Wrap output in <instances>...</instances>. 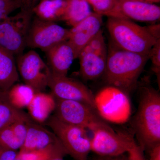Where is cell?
Returning <instances> with one entry per match:
<instances>
[{
	"instance_id": "1",
	"label": "cell",
	"mask_w": 160,
	"mask_h": 160,
	"mask_svg": "<svg viewBox=\"0 0 160 160\" xmlns=\"http://www.w3.org/2000/svg\"><path fill=\"white\" fill-rule=\"evenodd\" d=\"M146 78L139 86L138 110L131 122L138 146L144 152L160 144V94Z\"/></svg>"
},
{
	"instance_id": "2",
	"label": "cell",
	"mask_w": 160,
	"mask_h": 160,
	"mask_svg": "<svg viewBox=\"0 0 160 160\" xmlns=\"http://www.w3.org/2000/svg\"><path fill=\"white\" fill-rule=\"evenodd\" d=\"M149 59V55L122 50L111 43L103 75L105 82L129 95L137 88L140 75Z\"/></svg>"
},
{
	"instance_id": "3",
	"label": "cell",
	"mask_w": 160,
	"mask_h": 160,
	"mask_svg": "<svg viewBox=\"0 0 160 160\" xmlns=\"http://www.w3.org/2000/svg\"><path fill=\"white\" fill-rule=\"evenodd\" d=\"M160 24L142 26L124 18H108L107 28L112 43L118 48L139 54L149 55L160 39Z\"/></svg>"
},
{
	"instance_id": "4",
	"label": "cell",
	"mask_w": 160,
	"mask_h": 160,
	"mask_svg": "<svg viewBox=\"0 0 160 160\" xmlns=\"http://www.w3.org/2000/svg\"><path fill=\"white\" fill-rule=\"evenodd\" d=\"M35 2H27L14 16L0 22V46L18 56L26 47V41L33 13Z\"/></svg>"
},
{
	"instance_id": "5",
	"label": "cell",
	"mask_w": 160,
	"mask_h": 160,
	"mask_svg": "<svg viewBox=\"0 0 160 160\" xmlns=\"http://www.w3.org/2000/svg\"><path fill=\"white\" fill-rule=\"evenodd\" d=\"M66 150L74 160H88L91 149V138L87 130L80 126L64 122L54 115L45 122Z\"/></svg>"
},
{
	"instance_id": "6",
	"label": "cell",
	"mask_w": 160,
	"mask_h": 160,
	"mask_svg": "<svg viewBox=\"0 0 160 160\" xmlns=\"http://www.w3.org/2000/svg\"><path fill=\"white\" fill-rule=\"evenodd\" d=\"M54 115L64 122L93 132L104 129L114 131L96 110L77 101L56 98Z\"/></svg>"
},
{
	"instance_id": "7",
	"label": "cell",
	"mask_w": 160,
	"mask_h": 160,
	"mask_svg": "<svg viewBox=\"0 0 160 160\" xmlns=\"http://www.w3.org/2000/svg\"><path fill=\"white\" fill-rule=\"evenodd\" d=\"M98 113L106 122L124 124L131 114V105L128 94L114 86H107L94 95Z\"/></svg>"
},
{
	"instance_id": "8",
	"label": "cell",
	"mask_w": 160,
	"mask_h": 160,
	"mask_svg": "<svg viewBox=\"0 0 160 160\" xmlns=\"http://www.w3.org/2000/svg\"><path fill=\"white\" fill-rule=\"evenodd\" d=\"M108 48L102 29L80 52V74L92 81L103 76L106 71Z\"/></svg>"
},
{
	"instance_id": "9",
	"label": "cell",
	"mask_w": 160,
	"mask_h": 160,
	"mask_svg": "<svg viewBox=\"0 0 160 160\" xmlns=\"http://www.w3.org/2000/svg\"><path fill=\"white\" fill-rule=\"evenodd\" d=\"M17 67L24 84L30 86L36 92L46 91L52 72L49 65L35 51L31 50L18 56Z\"/></svg>"
},
{
	"instance_id": "10",
	"label": "cell",
	"mask_w": 160,
	"mask_h": 160,
	"mask_svg": "<svg viewBox=\"0 0 160 160\" xmlns=\"http://www.w3.org/2000/svg\"><path fill=\"white\" fill-rule=\"evenodd\" d=\"M69 36V29L54 22L44 21L36 17L31 22L26 47L46 52L59 43L68 41Z\"/></svg>"
},
{
	"instance_id": "11",
	"label": "cell",
	"mask_w": 160,
	"mask_h": 160,
	"mask_svg": "<svg viewBox=\"0 0 160 160\" xmlns=\"http://www.w3.org/2000/svg\"><path fill=\"white\" fill-rule=\"evenodd\" d=\"M92 132L91 151L100 156L116 157L126 154L137 143L133 135L124 132H116L100 129Z\"/></svg>"
},
{
	"instance_id": "12",
	"label": "cell",
	"mask_w": 160,
	"mask_h": 160,
	"mask_svg": "<svg viewBox=\"0 0 160 160\" xmlns=\"http://www.w3.org/2000/svg\"><path fill=\"white\" fill-rule=\"evenodd\" d=\"M48 87L55 98L60 99L77 101L96 109L94 95L89 88L78 80L67 76L52 74Z\"/></svg>"
},
{
	"instance_id": "13",
	"label": "cell",
	"mask_w": 160,
	"mask_h": 160,
	"mask_svg": "<svg viewBox=\"0 0 160 160\" xmlns=\"http://www.w3.org/2000/svg\"><path fill=\"white\" fill-rule=\"evenodd\" d=\"M102 16L92 12L86 18L69 29V41L74 49L76 58L101 30Z\"/></svg>"
},
{
	"instance_id": "14",
	"label": "cell",
	"mask_w": 160,
	"mask_h": 160,
	"mask_svg": "<svg viewBox=\"0 0 160 160\" xmlns=\"http://www.w3.org/2000/svg\"><path fill=\"white\" fill-rule=\"evenodd\" d=\"M119 6L124 18L142 22H153L160 20V7L155 3L119 0Z\"/></svg>"
},
{
	"instance_id": "15",
	"label": "cell",
	"mask_w": 160,
	"mask_h": 160,
	"mask_svg": "<svg viewBox=\"0 0 160 160\" xmlns=\"http://www.w3.org/2000/svg\"><path fill=\"white\" fill-rule=\"evenodd\" d=\"M45 52L52 74L67 76L70 66L76 59L74 49L69 41L59 43Z\"/></svg>"
},
{
	"instance_id": "16",
	"label": "cell",
	"mask_w": 160,
	"mask_h": 160,
	"mask_svg": "<svg viewBox=\"0 0 160 160\" xmlns=\"http://www.w3.org/2000/svg\"><path fill=\"white\" fill-rule=\"evenodd\" d=\"M58 140L53 133L35 122L27 123L26 139L19 152H27L46 148Z\"/></svg>"
},
{
	"instance_id": "17",
	"label": "cell",
	"mask_w": 160,
	"mask_h": 160,
	"mask_svg": "<svg viewBox=\"0 0 160 160\" xmlns=\"http://www.w3.org/2000/svg\"><path fill=\"white\" fill-rule=\"evenodd\" d=\"M56 99L51 93L44 92H36L27 106L29 115L33 121L39 124L45 123L54 111Z\"/></svg>"
},
{
	"instance_id": "18",
	"label": "cell",
	"mask_w": 160,
	"mask_h": 160,
	"mask_svg": "<svg viewBox=\"0 0 160 160\" xmlns=\"http://www.w3.org/2000/svg\"><path fill=\"white\" fill-rule=\"evenodd\" d=\"M14 56L0 46V90L8 91L18 81Z\"/></svg>"
},
{
	"instance_id": "19",
	"label": "cell",
	"mask_w": 160,
	"mask_h": 160,
	"mask_svg": "<svg viewBox=\"0 0 160 160\" xmlns=\"http://www.w3.org/2000/svg\"><path fill=\"white\" fill-rule=\"evenodd\" d=\"M18 121L34 122L29 114L12 104L8 91L0 90V130Z\"/></svg>"
},
{
	"instance_id": "20",
	"label": "cell",
	"mask_w": 160,
	"mask_h": 160,
	"mask_svg": "<svg viewBox=\"0 0 160 160\" xmlns=\"http://www.w3.org/2000/svg\"><path fill=\"white\" fill-rule=\"evenodd\" d=\"M65 0H41L33 8L36 17L48 22L63 20L66 8Z\"/></svg>"
},
{
	"instance_id": "21",
	"label": "cell",
	"mask_w": 160,
	"mask_h": 160,
	"mask_svg": "<svg viewBox=\"0 0 160 160\" xmlns=\"http://www.w3.org/2000/svg\"><path fill=\"white\" fill-rule=\"evenodd\" d=\"M66 5L62 21L73 27L91 13L87 0H65Z\"/></svg>"
},
{
	"instance_id": "22",
	"label": "cell",
	"mask_w": 160,
	"mask_h": 160,
	"mask_svg": "<svg viewBox=\"0 0 160 160\" xmlns=\"http://www.w3.org/2000/svg\"><path fill=\"white\" fill-rule=\"evenodd\" d=\"M67 154L66 150L58 140L44 149L27 152H19L17 158L20 160H52Z\"/></svg>"
},
{
	"instance_id": "23",
	"label": "cell",
	"mask_w": 160,
	"mask_h": 160,
	"mask_svg": "<svg viewBox=\"0 0 160 160\" xmlns=\"http://www.w3.org/2000/svg\"><path fill=\"white\" fill-rule=\"evenodd\" d=\"M35 93L34 89L25 84H15L8 90L12 104L21 109L27 107Z\"/></svg>"
},
{
	"instance_id": "24",
	"label": "cell",
	"mask_w": 160,
	"mask_h": 160,
	"mask_svg": "<svg viewBox=\"0 0 160 160\" xmlns=\"http://www.w3.org/2000/svg\"><path fill=\"white\" fill-rule=\"evenodd\" d=\"M94 12L108 18H124L120 12L119 0H87Z\"/></svg>"
},
{
	"instance_id": "25",
	"label": "cell",
	"mask_w": 160,
	"mask_h": 160,
	"mask_svg": "<svg viewBox=\"0 0 160 160\" xmlns=\"http://www.w3.org/2000/svg\"><path fill=\"white\" fill-rule=\"evenodd\" d=\"M23 143L14 134L11 125L0 130V146L5 149L16 151L23 146Z\"/></svg>"
},
{
	"instance_id": "26",
	"label": "cell",
	"mask_w": 160,
	"mask_h": 160,
	"mask_svg": "<svg viewBox=\"0 0 160 160\" xmlns=\"http://www.w3.org/2000/svg\"><path fill=\"white\" fill-rule=\"evenodd\" d=\"M24 0H0V22L26 2Z\"/></svg>"
},
{
	"instance_id": "27",
	"label": "cell",
	"mask_w": 160,
	"mask_h": 160,
	"mask_svg": "<svg viewBox=\"0 0 160 160\" xmlns=\"http://www.w3.org/2000/svg\"><path fill=\"white\" fill-rule=\"evenodd\" d=\"M149 59L151 60L152 71L156 75L160 84V39L158 40L152 48L149 53Z\"/></svg>"
},
{
	"instance_id": "28",
	"label": "cell",
	"mask_w": 160,
	"mask_h": 160,
	"mask_svg": "<svg viewBox=\"0 0 160 160\" xmlns=\"http://www.w3.org/2000/svg\"><path fill=\"white\" fill-rule=\"evenodd\" d=\"M127 154L130 160H146L144 156V152L137 143Z\"/></svg>"
},
{
	"instance_id": "29",
	"label": "cell",
	"mask_w": 160,
	"mask_h": 160,
	"mask_svg": "<svg viewBox=\"0 0 160 160\" xmlns=\"http://www.w3.org/2000/svg\"><path fill=\"white\" fill-rule=\"evenodd\" d=\"M17 155L16 151L0 147V160H15Z\"/></svg>"
},
{
	"instance_id": "30",
	"label": "cell",
	"mask_w": 160,
	"mask_h": 160,
	"mask_svg": "<svg viewBox=\"0 0 160 160\" xmlns=\"http://www.w3.org/2000/svg\"><path fill=\"white\" fill-rule=\"evenodd\" d=\"M148 153L149 154L148 160H160V144L153 147Z\"/></svg>"
},
{
	"instance_id": "31",
	"label": "cell",
	"mask_w": 160,
	"mask_h": 160,
	"mask_svg": "<svg viewBox=\"0 0 160 160\" xmlns=\"http://www.w3.org/2000/svg\"><path fill=\"white\" fill-rule=\"evenodd\" d=\"M124 154L116 157L100 156L97 155L92 160H123Z\"/></svg>"
},
{
	"instance_id": "32",
	"label": "cell",
	"mask_w": 160,
	"mask_h": 160,
	"mask_svg": "<svg viewBox=\"0 0 160 160\" xmlns=\"http://www.w3.org/2000/svg\"><path fill=\"white\" fill-rule=\"evenodd\" d=\"M123 1H143V2H148L152 3H159L160 0H123Z\"/></svg>"
},
{
	"instance_id": "33",
	"label": "cell",
	"mask_w": 160,
	"mask_h": 160,
	"mask_svg": "<svg viewBox=\"0 0 160 160\" xmlns=\"http://www.w3.org/2000/svg\"><path fill=\"white\" fill-rule=\"evenodd\" d=\"M123 160H130L128 155L127 154H125L123 156Z\"/></svg>"
},
{
	"instance_id": "34",
	"label": "cell",
	"mask_w": 160,
	"mask_h": 160,
	"mask_svg": "<svg viewBox=\"0 0 160 160\" xmlns=\"http://www.w3.org/2000/svg\"><path fill=\"white\" fill-rule=\"evenodd\" d=\"M63 158L64 157H59L55 158L52 160H64Z\"/></svg>"
},
{
	"instance_id": "35",
	"label": "cell",
	"mask_w": 160,
	"mask_h": 160,
	"mask_svg": "<svg viewBox=\"0 0 160 160\" xmlns=\"http://www.w3.org/2000/svg\"><path fill=\"white\" fill-rule=\"evenodd\" d=\"M24 1H26V2H35V1H38V0H24ZM40 1H41V0H40Z\"/></svg>"
},
{
	"instance_id": "36",
	"label": "cell",
	"mask_w": 160,
	"mask_h": 160,
	"mask_svg": "<svg viewBox=\"0 0 160 160\" xmlns=\"http://www.w3.org/2000/svg\"><path fill=\"white\" fill-rule=\"evenodd\" d=\"M15 160H20L17 157L16 158V159Z\"/></svg>"
},
{
	"instance_id": "37",
	"label": "cell",
	"mask_w": 160,
	"mask_h": 160,
	"mask_svg": "<svg viewBox=\"0 0 160 160\" xmlns=\"http://www.w3.org/2000/svg\"></svg>"
},
{
	"instance_id": "38",
	"label": "cell",
	"mask_w": 160,
	"mask_h": 160,
	"mask_svg": "<svg viewBox=\"0 0 160 160\" xmlns=\"http://www.w3.org/2000/svg\"><path fill=\"white\" fill-rule=\"evenodd\" d=\"M0 147H1V146H0Z\"/></svg>"
}]
</instances>
